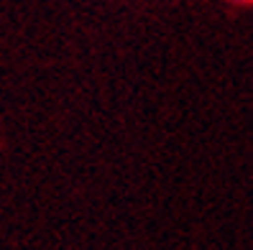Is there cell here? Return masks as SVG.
Returning <instances> with one entry per match:
<instances>
[{
  "mask_svg": "<svg viewBox=\"0 0 253 250\" xmlns=\"http://www.w3.org/2000/svg\"><path fill=\"white\" fill-rule=\"evenodd\" d=\"M235 3H243V0H235Z\"/></svg>",
  "mask_w": 253,
  "mask_h": 250,
  "instance_id": "obj_1",
  "label": "cell"
}]
</instances>
